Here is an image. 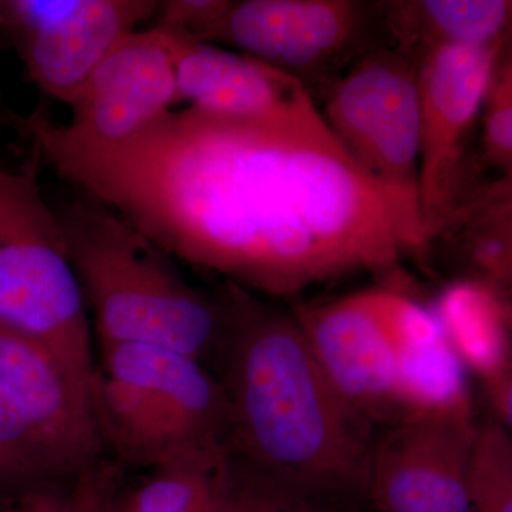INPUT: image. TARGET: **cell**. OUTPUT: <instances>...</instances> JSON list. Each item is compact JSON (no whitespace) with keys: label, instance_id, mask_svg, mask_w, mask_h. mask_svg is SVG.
I'll use <instances>...</instances> for the list:
<instances>
[{"label":"cell","instance_id":"obj_20","mask_svg":"<svg viewBox=\"0 0 512 512\" xmlns=\"http://www.w3.org/2000/svg\"><path fill=\"white\" fill-rule=\"evenodd\" d=\"M227 454L178 458L153 468L121 512H221Z\"/></svg>","mask_w":512,"mask_h":512},{"label":"cell","instance_id":"obj_6","mask_svg":"<svg viewBox=\"0 0 512 512\" xmlns=\"http://www.w3.org/2000/svg\"><path fill=\"white\" fill-rule=\"evenodd\" d=\"M292 315L330 383L375 426L399 421L394 396L404 350L443 333L433 312L393 288L306 303Z\"/></svg>","mask_w":512,"mask_h":512},{"label":"cell","instance_id":"obj_12","mask_svg":"<svg viewBox=\"0 0 512 512\" xmlns=\"http://www.w3.org/2000/svg\"><path fill=\"white\" fill-rule=\"evenodd\" d=\"M0 389L19 404L47 447L80 476L103 453L93 390L42 345L0 325Z\"/></svg>","mask_w":512,"mask_h":512},{"label":"cell","instance_id":"obj_13","mask_svg":"<svg viewBox=\"0 0 512 512\" xmlns=\"http://www.w3.org/2000/svg\"><path fill=\"white\" fill-rule=\"evenodd\" d=\"M158 28L173 57L178 101H188L191 109L241 119H276L319 110L295 77L181 30Z\"/></svg>","mask_w":512,"mask_h":512},{"label":"cell","instance_id":"obj_9","mask_svg":"<svg viewBox=\"0 0 512 512\" xmlns=\"http://www.w3.org/2000/svg\"><path fill=\"white\" fill-rule=\"evenodd\" d=\"M178 103L173 57L158 26L136 30L111 50L57 124L37 109L18 117L32 150L94 151L120 146Z\"/></svg>","mask_w":512,"mask_h":512},{"label":"cell","instance_id":"obj_1","mask_svg":"<svg viewBox=\"0 0 512 512\" xmlns=\"http://www.w3.org/2000/svg\"><path fill=\"white\" fill-rule=\"evenodd\" d=\"M37 158L165 254L247 291L394 274L431 249L423 220L353 163L320 110L241 119L188 107L120 146Z\"/></svg>","mask_w":512,"mask_h":512},{"label":"cell","instance_id":"obj_18","mask_svg":"<svg viewBox=\"0 0 512 512\" xmlns=\"http://www.w3.org/2000/svg\"><path fill=\"white\" fill-rule=\"evenodd\" d=\"M394 399L399 421L416 414L473 410L463 362L444 332L404 350Z\"/></svg>","mask_w":512,"mask_h":512},{"label":"cell","instance_id":"obj_19","mask_svg":"<svg viewBox=\"0 0 512 512\" xmlns=\"http://www.w3.org/2000/svg\"><path fill=\"white\" fill-rule=\"evenodd\" d=\"M77 477L47 447L19 404L0 389V505Z\"/></svg>","mask_w":512,"mask_h":512},{"label":"cell","instance_id":"obj_23","mask_svg":"<svg viewBox=\"0 0 512 512\" xmlns=\"http://www.w3.org/2000/svg\"><path fill=\"white\" fill-rule=\"evenodd\" d=\"M481 160L512 177V60L505 50L495 66L481 106Z\"/></svg>","mask_w":512,"mask_h":512},{"label":"cell","instance_id":"obj_26","mask_svg":"<svg viewBox=\"0 0 512 512\" xmlns=\"http://www.w3.org/2000/svg\"><path fill=\"white\" fill-rule=\"evenodd\" d=\"M303 512H329L325 508V501L320 500V498H316V500H313L311 504L308 505V508H306Z\"/></svg>","mask_w":512,"mask_h":512},{"label":"cell","instance_id":"obj_15","mask_svg":"<svg viewBox=\"0 0 512 512\" xmlns=\"http://www.w3.org/2000/svg\"><path fill=\"white\" fill-rule=\"evenodd\" d=\"M392 49L417 64L440 47H495L511 40L510 0H393L377 3Z\"/></svg>","mask_w":512,"mask_h":512},{"label":"cell","instance_id":"obj_4","mask_svg":"<svg viewBox=\"0 0 512 512\" xmlns=\"http://www.w3.org/2000/svg\"><path fill=\"white\" fill-rule=\"evenodd\" d=\"M101 352L93 400L104 450L151 470L178 458L227 454V399L208 367L157 346Z\"/></svg>","mask_w":512,"mask_h":512},{"label":"cell","instance_id":"obj_21","mask_svg":"<svg viewBox=\"0 0 512 512\" xmlns=\"http://www.w3.org/2000/svg\"><path fill=\"white\" fill-rule=\"evenodd\" d=\"M471 512H512V439L495 421L478 427L470 476Z\"/></svg>","mask_w":512,"mask_h":512},{"label":"cell","instance_id":"obj_27","mask_svg":"<svg viewBox=\"0 0 512 512\" xmlns=\"http://www.w3.org/2000/svg\"><path fill=\"white\" fill-rule=\"evenodd\" d=\"M0 109H2V99H0Z\"/></svg>","mask_w":512,"mask_h":512},{"label":"cell","instance_id":"obj_8","mask_svg":"<svg viewBox=\"0 0 512 512\" xmlns=\"http://www.w3.org/2000/svg\"><path fill=\"white\" fill-rule=\"evenodd\" d=\"M379 25L376 5L356 0H241L228 2L197 40L228 46L326 92L343 64L367 50ZM311 93V92H309Z\"/></svg>","mask_w":512,"mask_h":512},{"label":"cell","instance_id":"obj_17","mask_svg":"<svg viewBox=\"0 0 512 512\" xmlns=\"http://www.w3.org/2000/svg\"><path fill=\"white\" fill-rule=\"evenodd\" d=\"M439 239L454 242L473 275L510 291L512 284V177L474 185L441 229ZM431 244V247H433Z\"/></svg>","mask_w":512,"mask_h":512},{"label":"cell","instance_id":"obj_14","mask_svg":"<svg viewBox=\"0 0 512 512\" xmlns=\"http://www.w3.org/2000/svg\"><path fill=\"white\" fill-rule=\"evenodd\" d=\"M151 0H73L55 22L16 43L26 72L46 96L72 106L124 37L154 18Z\"/></svg>","mask_w":512,"mask_h":512},{"label":"cell","instance_id":"obj_16","mask_svg":"<svg viewBox=\"0 0 512 512\" xmlns=\"http://www.w3.org/2000/svg\"><path fill=\"white\" fill-rule=\"evenodd\" d=\"M451 348L481 379L512 366L507 291L461 278L441 291L433 309Z\"/></svg>","mask_w":512,"mask_h":512},{"label":"cell","instance_id":"obj_7","mask_svg":"<svg viewBox=\"0 0 512 512\" xmlns=\"http://www.w3.org/2000/svg\"><path fill=\"white\" fill-rule=\"evenodd\" d=\"M322 116L353 163L423 220L417 64L392 47L373 46L329 87Z\"/></svg>","mask_w":512,"mask_h":512},{"label":"cell","instance_id":"obj_2","mask_svg":"<svg viewBox=\"0 0 512 512\" xmlns=\"http://www.w3.org/2000/svg\"><path fill=\"white\" fill-rule=\"evenodd\" d=\"M220 299L227 456L323 501L366 497L375 424L330 383L293 315L232 282Z\"/></svg>","mask_w":512,"mask_h":512},{"label":"cell","instance_id":"obj_10","mask_svg":"<svg viewBox=\"0 0 512 512\" xmlns=\"http://www.w3.org/2000/svg\"><path fill=\"white\" fill-rule=\"evenodd\" d=\"M508 46L440 47L417 62L419 204L431 244L473 187L468 143Z\"/></svg>","mask_w":512,"mask_h":512},{"label":"cell","instance_id":"obj_11","mask_svg":"<svg viewBox=\"0 0 512 512\" xmlns=\"http://www.w3.org/2000/svg\"><path fill=\"white\" fill-rule=\"evenodd\" d=\"M473 410L424 413L376 439L366 497L379 512H471Z\"/></svg>","mask_w":512,"mask_h":512},{"label":"cell","instance_id":"obj_22","mask_svg":"<svg viewBox=\"0 0 512 512\" xmlns=\"http://www.w3.org/2000/svg\"><path fill=\"white\" fill-rule=\"evenodd\" d=\"M316 498L227 456L221 512H303Z\"/></svg>","mask_w":512,"mask_h":512},{"label":"cell","instance_id":"obj_5","mask_svg":"<svg viewBox=\"0 0 512 512\" xmlns=\"http://www.w3.org/2000/svg\"><path fill=\"white\" fill-rule=\"evenodd\" d=\"M39 165L33 156L18 173L0 167V325L42 345L94 390L87 305L40 190Z\"/></svg>","mask_w":512,"mask_h":512},{"label":"cell","instance_id":"obj_25","mask_svg":"<svg viewBox=\"0 0 512 512\" xmlns=\"http://www.w3.org/2000/svg\"><path fill=\"white\" fill-rule=\"evenodd\" d=\"M495 423L507 430L512 427V367L494 373L483 380Z\"/></svg>","mask_w":512,"mask_h":512},{"label":"cell","instance_id":"obj_24","mask_svg":"<svg viewBox=\"0 0 512 512\" xmlns=\"http://www.w3.org/2000/svg\"><path fill=\"white\" fill-rule=\"evenodd\" d=\"M117 467L101 461L84 471L74 484L70 512H106L117 485Z\"/></svg>","mask_w":512,"mask_h":512},{"label":"cell","instance_id":"obj_3","mask_svg":"<svg viewBox=\"0 0 512 512\" xmlns=\"http://www.w3.org/2000/svg\"><path fill=\"white\" fill-rule=\"evenodd\" d=\"M55 214L101 348L157 346L205 367L218 365L225 336L221 299L188 285L170 255L90 195L82 192Z\"/></svg>","mask_w":512,"mask_h":512}]
</instances>
